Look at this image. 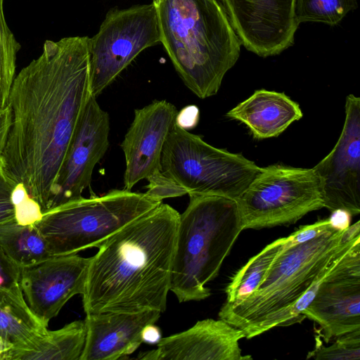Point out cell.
I'll return each mask as SVG.
<instances>
[{
	"label": "cell",
	"instance_id": "9a60e30c",
	"mask_svg": "<svg viewBox=\"0 0 360 360\" xmlns=\"http://www.w3.org/2000/svg\"><path fill=\"white\" fill-rule=\"evenodd\" d=\"M177 113L175 106L165 100L134 110L121 143L125 160L124 189L131 191L140 181L161 171L162 150Z\"/></svg>",
	"mask_w": 360,
	"mask_h": 360
},
{
	"label": "cell",
	"instance_id": "d6a6232c",
	"mask_svg": "<svg viewBox=\"0 0 360 360\" xmlns=\"http://www.w3.org/2000/svg\"><path fill=\"white\" fill-rule=\"evenodd\" d=\"M328 218L331 226L338 230H345L350 226L352 214L342 209H338L331 212Z\"/></svg>",
	"mask_w": 360,
	"mask_h": 360
},
{
	"label": "cell",
	"instance_id": "44dd1931",
	"mask_svg": "<svg viewBox=\"0 0 360 360\" xmlns=\"http://www.w3.org/2000/svg\"><path fill=\"white\" fill-rule=\"evenodd\" d=\"M0 246L20 267L51 257L46 241L37 228L21 225L15 220L0 225Z\"/></svg>",
	"mask_w": 360,
	"mask_h": 360
},
{
	"label": "cell",
	"instance_id": "8992f818",
	"mask_svg": "<svg viewBox=\"0 0 360 360\" xmlns=\"http://www.w3.org/2000/svg\"><path fill=\"white\" fill-rule=\"evenodd\" d=\"M162 203L146 193L113 189L101 196L81 198L56 207L34 224L51 256L99 248L125 225Z\"/></svg>",
	"mask_w": 360,
	"mask_h": 360
},
{
	"label": "cell",
	"instance_id": "603a6c76",
	"mask_svg": "<svg viewBox=\"0 0 360 360\" xmlns=\"http://www.w3.org/2000/svg\"><path fill=\"white\" fill-rule=\"evenodd\" d=\"M356 8V0H295V15L299 25L311 22L336 25Z\"/></svg>",
	"mask_w": 360,
	"mask_h": 360
},
{
	"label": "cell",
	"instance_id": "484cf974",
	"mask_svg": "<svg viewBox=\"0 0 360 360\" xmlns=\"http://www.w3.org/2000/svg\"><path fill=\"white\" fill-rule=\"evenodd\" d=\"M11 201L14 207L15 219L21 225H34L43 216L39 205L30 197L21 183H18L13 189Z\"/></svg>",
	"mask_w": 360,
	"mask_h": 360
},
{
	"label": "cell",
	"instance_id": "1f68e13d",
	"mask_svg": "<svg viewBox=\"0 0 360 360\" xmlns=\"http://www.w3.org/2000/svg\"><path fill=\"white\" fill-rule=\"evenodd\" d=\"M12 124V114L9 106L0 108V160L7 143Z\"/></svg>",
	"mask_w": 360,
	"mask_h": 360
},
{
	"label": "cell",
	"instance_id": "4316f807",
	"mask_svg": "<svg viewBox=\"0 0 360 360\" xmlns=\"http://www.w3.org/2000/svg\"><path fill=\"white\" fill-rule=\"evenodd\" d=\"M146 180L148 184L146 186L147 188L146 193L158 200L162 201L165 198L187 194L184 188L166 176L161 171L152 174Z\"/></svg>",
	"mask_w": 360,
	"mask_h": 360
},
{
	"label": "cell",
	"instance_id": "8fae6325",
	"mask_svg": "<svg viewBox=\"0 0 360 360\" xmlns=\"http://www.w3.org/2000/svg\"><path fill=\"white\" fill-rule=\"evenodd\" d=\"M314 169L322 186L324 207L360 213V98H346L345 119L333 150Z\"/></svg>",
	"mask_w": 360,
	"mask_h": 360
},
{
	"label": "cell",
	"instance_id": "6da1fadb",
	"mask_svg": "<svg viewBox=\"0 0 360 360\" xmlns=\"http://www.w3.org/2000/svg\"><path fill=\"white\" fill-rule=\"evenodd\" d=\"M91 95L87 36L46 40L41 56L15 77L8 103L12 124L1 162L43 214L51 210L58 176Z\"/></svg>",
	"mask_w": 360,
	"mask_h": 360
},
{
	"label": "cell",
	"instance_id": "277c9868",
	"mask_svg": "<svg viewBox=\"0 0 360 360\" xmlns=\"http://www.w3.org/2000/svg\"><path fill=\"white\" fill-rule=\"evenodd\" d=\"M161 42L184 84L198 97L215 95L236 63L241 42L218 0H158Z\"/></svg>",
	"mask_w": 360,
	"mask_h": 360
},
{
	"label": "cell",
	"instance_id": "836d02e7",
	"mask_svg": "<svg viewBox=\"0 0 360 360\" xmlns=\"http://www.w3.org/2000/svg\"><path fill=\"white\" fill-rule=\"evenodd\" d=\"M141 337L142 342L157 345L162 339V334L160 328L155 323H150L143 328Z\"/></svg>",
	"mask_w": 360,
	"mask_h": 360
},
{
	"label": "cell",
	"instance_id": "7c38bea8",
	"mask_svg": "<svg viewBox=\"0 0 360 360\" xmlns=\"http://www.w3.org/2000/svg\"><path fill=\"white\" fill-rule=\"evenodd\" d=\"M218 1L248 51L266 58L294 44L300 25L295 15V0Z\"/></svg>",
	"mask_w": 360,
	"mask_h": 360
},
{
	"label": "cell",
	"instance_id": "f546056e",
	"mask_svg": "<svg viewBox=\"0 0 360 360\" xmlns=\"http://www.w3.org/2000/svg\"><path fill=\"white\" fill-rule=\"evenodd\" d=\"M333 229L334 228L331 226L330 220L328 218L319 220L312 224L302 226L290 235V237L294 244H299L312 240L318 236Z\"/></svg>",
	"mask_w": 360,
	"mask_h": 360
},
{
	"label": "cell",
	"instance_id": "e0dca14e",
	"mask_svg": "<svg viewBox=\"0 0 360 360\" xmlns=\"http://www.w3.org/2000/svg\"><path fill=\"white\" fill-rule=\"evenodd\" d=\"M161 312L86 314V335L79 360H117L134 353L142 343L143 328Z\"/></svg>",
	"mask_w": 360,
	"mask_h": 360
},
{
	"label": "cell",
	"instance_id": "4dcf8cb0",
	"mask_svg": "<svg viewBox=\"0 0 360 360\" xmlns=\"http://www.w3.org/2000/svg\"><path fill=\"white\" fill-rule=\"evenodd\" d=\"M198 120V108L195 105H190L178 112L176 117V124L187 130V129L193 128L197 124Z\"/></svg>",
	"mask_w": 360,
	"mask_h": 360
},
{
	"label": "cell",
	"instance_id": "3957f363",
	"mask_svg": "<svg viewBox=\"0 0 360 360\" xmlns=\"http://www.w3.org/2000/svg\"><path fill=\"white\" fill-rule=\"evenodd\" d=\"M359 238V221L345 230L333 229L299 244L288 236L257 290L240 302H225L219 319L242 330L247 339L277 326H289L295 304Z\"/></svg>",
	"mask_w": 360,
	"mask_h": 360
},
{
	"label": "cell",
	"instance_id": "ffe728a7",
	"mask_svg": "<svg viewBox=\"0 0 360 360\" xmlns=\"http://www.w3.org/2000/svg\"><path fill=\"white\" fill-rule=\"evenodd\" d=\"M84 321H74L48 333L32 348L9 350L0 360H79L86 340Z\"/></svg>",
	"mask_w": 360,
	"mask_h": 360
},
{
	"label": "cell",
	"instance_id": "d590c367",
	"mask_svg": "<svg viewBox=\"0 0 360 360\" xmlns=\"http://www.w3.org/2000/svg\"><path fill=\"white\" fill-rule=\"evenodd\" d=\"M158 0H152V2H155L157 1Z\"/></svg>",
	"mask_w": 360,
	"mask_h": 360
},
{
	"label": "cell",
	"instance_id": "cb8c5ba5",
	"mask_svg": "<svg viewBox=\"0 0 360 360\" xmlns=\"http://www.w3.org/2000/svg\"><path fill=\"white\" fill-rule=\"evenodd\" d=\"M20 49V44L6 23L4 0H0V108L8 106L15 79L17 53Z\"/></svg>",
	"mask_w": 360,
	"mask_h": 360
},
{
	"label": "cell",
	"instance_id": "83f0119b",
	"mask_svg": "<svg viewBox=\"0 0 360 360\" xmlns=\"http://www.w3.org/2000/svg\"><path fill=\"white\" fill-rule=\"evenodd\" d=\"M16 184L6 174L0 160V225L15 220L11 193Z\"/></svg>",
	"mask_w": 360,
	"mask_h": 360
},
{
	"label": "cell",
	"instance_id": "ac0fdd59",
	"mask_svg": "<svg viewBox=\"0 0 360 360\" xmlns=\"http://www.w3.org/2000/svg\"><path fill=\"white\" fill-rule=\"evenodd\" d=\"M302 115L300 105L285 94L264 89L255 91L226 115L245 124L258 140L278 136Z\"/></svg>",
	"mask_w": 360,
	"mask_h": 360
},
{
	"label": "cell",
	"instance_id": "5bb4252c",
	"mask_svg": "<svg viewBox=\"0 0 360 360\" xmlns=\"http://www.w3.org/2000/svg\"><path fill=\"white\" fill-rule=\"evenodd\" d=\"M90 257L51 256L21 269L20 288L32 311L46 326L76 295H82Z\"/></svg>",
	"mask_w": 360,
	"mask_h": 360
},
{
	"label": "cell",
	"instance_id": "52a82bcc",
	"mask_svg": "<svg viewBox=\"0 0 360 360\" xmlns=\"http://www.w3.org/2000/svg\"><path fill=\"white\" fill-rule=\"evenodd\" d=\"M161 172L188 195L237 200L262 167L242 154L214 147L176 123L161 156Z\"/></svg>",
	"mask_w": 360,
	"mask_h": 360
},
{
	"label": "cell",
	"instance_id": "30bf717a",
	"mask_svg": "<svg viewBox=\"0 0 360 360\" xmlns=\"http://www.w3.org/2000/svg\"><path fill=\"white\" fill-rule=\"evenodd\" d=\"M302 315L321 326L326 342L360 329V238L325 276Z\"/></svg>",
	"mask_w": 360,
	"mask_h": 360
},
{
	"label": "cell",
	"instance_id": "ba28073f",
	"mask_svg": "<svg viewBox=\"0 0 360 360\" xmlns=\"http://www.w3.org/2000/svg\"><path fill=\"white\" fill-rule=\"evenodd\" d=\"M236 202L243 230L289 225L324 207L314 168L283 165L262 167Z\"/></svg>",
	"mask_w": 360,
	"mask_h": 360
},
{
	"label": "cell",
	"instance_id": "7a4b0ae2",
	"mask_svg": "<svg viewBox=\"0 0 360 360\" xmlns=\"http://www.w3.org/2000/svg\"><path fill=\"white\" fill-rule=\"evenodd\" d=\"M179 216L161 203L98 248L82 295L86 314L166 310Z\"/></svg>",
	"mask_w": 360,
	"mask_h": 360
},
{
	"label": "cell",
	"instance_id": "4fadbf2b",
	"mask_svg": "<svg viewBox=\"0 0 360 360\" xmlns=\"http://www.w3.org/2000/svg\"><path fill=\"white\" fill-rule=\"evenodd\" d=\"M110 124L108 113L91 95L58 176L50 210L82 197L109 147Z\"/></svg>",
	"mask_w": 360,
	"mask_h": 360
},
{
	"label": "cell",
	"instance_id": "e575fe53",
	"mask_svg": "<svg viewBox=\"0 0 360 360\" xmlns=\"http://www.w3.org/2000/svg\"><path fill=\"white\" fill-rule=\"evenodd\" d=\"M13 348V345L7 342L6 340H4L1 335H0V355L6 353V352L9 351Z\"/></svg>",
	"mask_w": 360,
	"mask_h": 360
},
{
	"label": "cell",
	"instance_id": "9c48e42d",
	"mask_svg": "<svg viewBox=\"0 0 360 360\" xmlns=\"http://www.w3.org/2000/svg\"><path fill=\"white\" fill-rule=\"evenodd\" d=\"M161 42L155 6L110 8L89 37L91 88L97 97L145 49Z\"/></svg>",
	"mask_w": 360,
	"mask_h": 360
},
{
	"label": "cell",
	"instance_id": "d6986e66",
	"mask_svg": "<svg viewBox=\"0 0 360 360\" xmlns=\"http://www.w3.org/2000/svg\"><path fill=\"white\" fill-rule=\"evenodd\" d=\"M47 328L30 309L21 288H0V335L13 345L10 350L34 347Z\"/></svg>",
	"mask_w": 360,
	"mask_h": 360
},
{
	"label": "cell",
	"instance_id": "f1b7e54d",
	"mask_svg": "<svg viewBox=\"0 0 360 360\" xmlns=\"http://www.w3.org/2000/svg\"><path fill=\"white\" fill-rule=\"evenodd\" d=\"M21 269L0 246V288H21Z\"/></svg>",
	"mask_w": 360,
	"mask_h": 360
},
{
	"label": "cell",
	"instance_id": "d4e9b609",
	"mask_svg": "<svg viewBox=\"0 0 360 360\" xmlns=\"http://www.w3.org/2000/svg\"><path fill=\"white\" fill-rule=\"evenodd\" d=\"M336 338L333 344L325 346L316 335V346L308 352L307 359L315 360H359L360 359V329H357Z\"/></svg>",
	"mask_w": 360,
	"mask_h": 360
},
{
	"label": "cell",
	"instance_id": "5b68a950",
	"mask_svg": "<svg viewBox=\"0 0 360 360\" xmlns=\"http://www.w3.org/2000/svg\"><path fill=\"white\" fill-rule=\"evenodd\" d=\"M179 216L170 290L179 302L200 301L211 292L206 285L219 274L243 231L236 200L215 195H189Z\"/></svg>",
	"mask_w": 360,
	"mask_h": 360
},
{
	"label": "cell",
	"instance_id": "7402d4cb",
	"mask_svg": "<svg viewBox=\"0 0 360 360\" xmlns=\"http://www.w3.org/2000/svg\"><path fill=\"white\" fill-rule=\"evenodd\" d=\"M287 237L278 238L252 257L232 277L226 288V303L240 302L255 292L284 248Z\"/></svg>",
	"mask_w": 360,
	"mask_h": 360
},
{
	"label": "cell",
	"instance_id": "2e32d148",
	"mask_svg": "<svg viewBox=\"0 0 360 360\" xmlns=\"http://www.w3.org/2000/svg\"><path fill=\"white\" fill-rule=\"evenodd\" d=\"M242 330L219 319L198 321L189 329L162 338L157 349L141 352V360H244L240 340Z\"/></svg>",
	"mask_w": 360,
	"mask_h": 360
}]
</instances>
